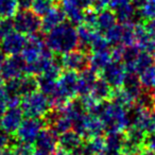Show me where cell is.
Returning a JSON list of instances; mask_svg holds the SVG:
<instances>
[{"mask_svg":"<svg viewBox=\"0 0 155 155\" xmlns=\"http://www.w3.org/2000/svg\"><path fill=\"white\" fill-rule=\"evenodd\" d=\"M0 155H14V151H13V149H12V147H9V148L1 151Z\"/></svg>","mask_w":155,"mask_h":155,"instance_id":"46","label":"cell"},{"mask_svg":"<svg viewBox=\"0 0 155 155\" xmlns=\"http://www.w3.org/2000/svg\"><path fill=\"white\" fill-rule=\"evenodd\" d=\"M24 74H26V62L19 54L5 58L0 64V78L3 81L16 79Z\"/></svg>","mask_w":155,"mask_h":155,"instance_id":"9","label":"cell"},{"mask_svg":"<svg viewBox=\"0 0 155 155\" xmlns=\"http://www.w3.org/2000/svg\"><path fill=\"white\" fill-rule=\"evenodd\" d=\"M124 134L122 132H110L105 137V151L110 155H119L122 152Z\"/></svg>","mask_w":155,"mask_h":155,"instance_id":"26","label":"cell"},{"mask_svg":"<svg viewBox=\"0 0 155 155\" xmlns=\"http://www.w3.org/2000/svg\"><path fill=\"white\" fill-rule=\"evenodd\" d=\"M60 63L63 68L66 70L81 72L88 67L89 55L87 51H84L82 49H73L67 53L63 54Z\"/></svg>","mask_w":155,"mask_h":155,"instance_id":"10","label":"cell"},{"mask_svg":"<svg viewBox=\"0 0 155 155\" xmlns=\"http://www.w3.org/2000/svg\"><path fill=\"white\" fill-rule=\"evenodd\" d=\"M58 139V147H60V149H62V150H64V151H67V152H69L70 154L72 152H74V151L83 143V141H82L83 138L81 137L74 130H73V131L69 130V131L61 134Z\"/></svg>","mask_w":155,"mask_h":155,"instance_id":"20","label":"cell"},{"mask_svg":"<svg viewBox=\"0 0 155 155\" xmlns=\"http://www.w3.org/2000/svg\"><path fill=\"white\" fill-rule=\"evenodd\" d=\"M41 17L43 19H41V30L45 33H48L66 20V15H65L64 11L58 7H53L48 13H46Z\"/></svg>","mask_w":155,"mask_h":155,"instance_id":"17","label":"cell"},{"mask_svg":"<svg viewBox=\"0 0 155 155\" xmlns=\"http://www.w3.org/2000/svg\"><path fill=\"white\" fill-rule=\"evenodd\" d=\"M110 3V0H95L94 1V5L91 8L96 10V11H101L103 9H106V7H108Z\"/></svg>","mask_w":155,"mask_h":155,"instance_id":"42","label":"cell"},{"mask_svg":"<svg viewBox=\"0 0 155 155\" xmlns=\"http://www.w3.org/2000/svg\"><path fill=\"white\" fill-rule=\"evenodd\" d=\"M135 25L134 22L122 24V38L121 45L124 47L135 45Z\"/></svg>","mask_w":155,"mask_h":155,"instance_id":"31","label":"cell"},{"mask_svg":"<svg viewBox=\"0 0 155 155\" xmlns=\"http://www.w3.org/2000/svg\"><path fill=\"white\" fill-rule=\"evenodd\" d=\"M152 100H153V110H155V94L152 95Z\"/></svg>","mask_w":155,"mask_h":155,"instance_id":"49","label":"cell"},{"mask_svg":"<svg viewBox=\"0 0 155 155\" xmlns=\"http://www.w3.org/2000/svg\"><path fill=\"white\" fill-rule=\"evenodd\" d=\"M104 36L107 39L110 45H121V38H122V24L115 25L113 28L104 33Z\"/></svg>","mask_w":155,"mask_h":155,"instance_id":"34","label":"cell"},{"mask_svg":"<svg viewBox=\"0 0 155 155\" xmlns=\"http://www.w3.org/2000/svg\"><path fill=\"white\" fill-rule=\"evenodd\" d=\"M33 0H17V5L19 10H29L32 7Z\"/></svg>","mask_w":155,"mask_h":155,"instance_id":"43","label":"cell"},{"mask_svg":"<svg viewBox=\"0 0 155 155\" xmlns=\"http://www.w3.org/2000/svg\"><path fill=\"white\" fill-rule=\"evenodd\" d=\"M61 1H62V0H61Z\"/></svg>","mask_w":155,"mask_h":155,"instance_id":"53","label":"cell"},{"mask_svg":"<svg viewBox=\"0 0 155 155\" xmlns=\"http://www.w3.org/2000/svg\"><path fill=\"white\" fill-rule=\"evenodd\" d=\"M97 155H110V154L106 152V151H104V152H101V153H99V154H97Z\"/></svg>","mask_w":155,"mask_h":155,"instance_id":"50","label":"cell"},{"mask_svg":"<svg viewBox=\"0 0 155 155\" xmlns=\"http://www.w3.org/2000/svg\"><path fill=\"white\" fill-rule=\"evenodd\" d=\"M117 24V17L115 15V12L110 9H103L98 12L97 22H96V29L99 32L105 33L110 28Z\"/></svg>","mask_w":155,"mask_h":155,"instance_id":"23","label":"cell"},{"mask_svg":"<svg viewBox=\"0 0 155 155\" xmlns=\"http://www.w3.org/2000/svg\"><path fill=\"white\" fill-rule=\"evenodd\" d=\"M138 11L140 17L146 21L155 18V0H144Z\"/></svg>","mask_w":155,"mask_h":155,"instance_id":"35","label":"cell"},{"mask_svg":"<svg viewBox=\"0 0 155 155\" xmlns=\"http://www.w3.org/2000/svg\"><path fill=\"white\" fill-rule=\"evenodd\" d=\"M45 127L46 122L44 118L27 117L21 121L19 127L16 131V140L27 143H34L35 139L45 129Z\"/></svg>","mask_w":155,"mask_h":155,"instance_id":"7","label":"cell"},{"mask_svg":"<svg viewBox=\"0 0 155 155\" xmlns=\"http://www.w3.org/2000/svg\"><path fill=\"white\" fill-rule=\"evenodd\" d=\"M17 10V0H0V18H12Z\"/></svg>","mask_w":155,"mask_h":155,"instance_id":"30","label":"cell"},{"mask_svg":"<svg viewBox=\"0 0 155 155\" xmlns=\"http://www.w3.org/2000/svg\"><path fill=\"white\" fill-rule=\"evenodd\" d=\"M143 26H144V29H146L147 33L150 35L151 38L155 41V18L147 20V22Z\"/></svg>","mask_w":155,"mask_h":155,"instance_id":"41","label":"cell"},{"mask_svg":"<svg viewBox=\"0 0 155 155\" xmlns=\"http://www.w3.org/2000/svg\"><path fill=\"white\" fill-rule=\"evenodd\" d=\"M81 7L83 8L84 10L88 9V8H91L94 5V1L95 0H75Z\"/></svg>","mask_w":155,"mask_h":155,"instance_id":"44","label":"cell"},{"mask_svg":"<svg viewBox=\"0 0 155 155\" xmlns=\"http://www.w3.org/2000/svg\"><path fill=\"white\" fill-rule=\"evenodd\" d=\"M37 80V88L41 91L43 94H45L47 97H50L52 94L56 91V87H58V80H54L51 78L47 77L45 74H39Z\"/></svg>","mask_w":155,"mask_h":155,"instance_id":"28","label":"cell"},{"mask_svg":"<svg viewBox=\"0 0 155 155\" xmlns=\"http://www.w3.org/2000/svg\"><path fill=\"white\" fill-rule=\"evenodd\" d=\"M110 43L105 38L103 33L98 32L96 36L94 37L93 41L91 44L89 49L91 52H100V51H108L110 50Z\"/></svg>","mask_w":155,"mask_h":155,"instance_id":"33","label":"cell"},{"mask_svg":"<svg viewBox=\"0 0 155 155\" xmlns=\"http://www.w3.org/2000/svg\"><path fill=\"white\" fill-rule=\"evenodd\" d=\"M14 155H34V146L32 143L18 141L12 147Z\"/></svg>","mask_w":155,"mask_h":155,"instance_id":"36","label":"cell"},{"mask_svg":"<svg viewBox=\"0 0 155 155\" xmlns=\"http://www.w3.org/2000/svg\"><path fill=\"white\" fill-rule=\"evenodd\" d=\"M110 62H112V58H110V50L108 51L93 52V54L89 56L88 68L98 74V73H101Z\"/></svg>","mask_w":155,"mask_h":155,"instance_id":"24","label":"cell"},{"mask_svg":"<svg viewBox=\"0 0 155 155\" xmlns=\"http://www.w3.org/2000/svg\"><path fill=\"white\" fill-rule=\"evenodd\" d=\"M97 79V73L89 68L81 71L78 77V95H80L81 97L89 95Z\"/></svg>","mask_w":155,"mask_h":155,"instance_id":"19","label":"cell"},{"mask_svg":"<svg viewBox=\"0 0 155 155\" xmlns=\"http://www.w3.org/2000/svg\"><path fill=\"white\" fill-rule=\"evenodd\" d=\"M129 112L130 125H133L146 134L155 132V110L153 108H142L133 105Z\"/></svg>","mask_w":155,"mask_h":155,"instance_id":"6","label":"cell"},{"mask_svg":"<svg viewBox=\"0 0 155 155\" xmlns=\"http://www.w3.org/2000/svg\"><path fill=\"white\" fill-rule=\"evenodd\" d=\"M14 31L13 19L11 18H0V39Z\"/></svg>","mask_w":155,"mask_h":155,"instance_id":"37","label":"cell"},{"mask_svg":"<svg viewBox=\"0 0 155 155\" xmlns=\"http://www.w3.org/2000/svg\"><path fill=\"white\" fill-rule=\"evenodd\" d=\"M113 94H114V89L112 88V86L101 78V79H97V81L95 82L91 95L95 97L98 101L105 102L112 99Z\"/></svg>","mask_w":155,"mask_h":155,"instance_id":"25","label":"cell"},{"mask_svg":"<svg viewBox=\"0 0 155 155\" xmlns=\"http://www.w3.org/2000/svg\"><path fill=\"white\" fill-rule=\"evenodd\" d=\"M127 74V70L122 62H110L101 72L102 79L105 80L114 91L122 87Z\"/></svg>","mask_w":155,"mask_h":155,"instance_id":"12","label":"cell"},{"mask_svg":"<svg viewBox=\"0 0 155 155\" xmlns=\"http://www.w3.org/2000/svg\"><path fill=\"white\" fill-rule=\"evenodd\" d=\"M26 43V35L14 30L1 39L0 48H1L2 53H5V55H18L22 52Z\"/></svg>","mask_w":155,"mask_h":155,"instance_id":"14","label":"cell"},{"mask_svg":"<svg viewBox=\"0 0 155 155\" xmlns=\"http://www.w3.org/2000/svg\"><path fill=\"white\" fill-rule=\"evenodd\" d=\"M45 44L51 52L63 55L79 46L77 29L70 22H63L47 33Z\"/></svg>","mask_w":155,"mask_h":155,"instance_id":"1","label":"cell"},{"mask_svg":"<svg viewBox=\"0 0 155 155\" xmlns=\"http://www.w3.org/2000/svg\"><path fill=\"white\" fill-rule=\"evenodd\" d=\"M119 155H130V154H124V153H120Z\"/></svg>","mask_w":155,"mask_h":155,"instance_id":"51","label":"cell"},{"mask_svg":"<svg viewBox=\"0 0 155 155\" xmlns=\"http://www.w3.org/2000/svg\"><path fill=\"white\" fill-rule=\"evenodd\" d=\"M54 3H55V0H33L31 9L36 15L41 17L54 7Z\"/></svg>","mask_w":155,"mask_h":155,"instance_id":"32","label":"cell"},{"mask_svg":"<svg viewBox=\"0 0 155 155\" xmlns=\"http://www.w3.org/2000/svg\"><path fill=\"white\" fill-rule=\"evenodd\" d=\"M53 155H71L69 152H67V151H64L62 150V149H58V150H56L55 152H54Z\"/></svg>","mask_w":155,"mask_h":155,"instance_id":"48","label":"cell"},{"mask_svg":"<svg viewBox=\"0 0 155 155\" xmlns=\"http://www.w3.org/2000/svg\"><path fill=\"white\" fill-rule=\"evenodd\" d=\"M61 7L70 24L80 25L83 22L85 10L75 0H62Z\"/></svg>","mask_w":155,"mask_h":155,"instance_id":"18","label":"cell"},{"mask_svg":"<svg viewBox=\"0 0 155 155\" xmlns=\"http://www.w3.org/2000/svg\"><path fill=\"white\" fill-rule=\"evenodd\" d=\"M24 120V113L19 107H9L0 118V129L12 135L15 134Z\"/></svg>","mask_w":155,"mask_h":155,"instance_id":"16","label":"cell"},{"mask_svg":"<svg viewBox=\"0 0 155 155\" xmlns=\"http://www.w3.org/2000/svg\"><path fill=\"white\" fill-rule=\"evenodd\" d=\"M7 98L5 96V84H3V80L0 78V99Z\"/></svg>","mask_w":155,"mask_h":155,"instance_id":"45","label":"cell"},{"mask_svg":"<svg viewBox=\"0 0 155 155\" xmlns=\"http://www.w3.org/2000/svg\"><path fill=\"white\" fill-rule=\"evenodd\" d=\"M144 148L153 151L155 153V132L151 134H147L144 139Z\"/></svg>","mask_w":155,"mask_h":155,"instance_id":"40","label":"cell"},{"mask_svg":"<svg viewBox=\"0 0 155 155\" xmlns=\"http://www.w3.org/2000/svg\"><path fill=\"white\" fill-rule=\"evenodd\" d=\"M99 117L101 118L104 129L107 133L123 132L130 127L129 112L124 106L113 100L102 103Z\"/></svg>","mask_w":155,"mask_h":155,"instance_id":"2","label":"cell"},{"mask_svg":"<svg viewBox=\"0 0 155 155\" xmlns=\"http://www.w3.org/2000/svg\"><path fill=\"white\" fill-rule=\"evenodd\" d=\"M48 50L49 49L46 46L45 41H43V38L36 33V34L29 35V38H27L26 46H25L24 50L21 52V56L24 58L27 65L36 61L44 53H46Z\"/></svg>","mask_w":155,"mask_h":155,"instance_id":"13","label":"cell"},{"mask_svg":"<svg viewBox=\"0 0 155 155\" xmlns=\"http://www.w3.org/2000/svg\"><path fill=\"white\" fill-rule=\"evenodd\" d=\"M78 77L75 71L66 70L58 79L56 91L66 99H73L78 95Z\"/></svg>","mask_w":155,"mask_h":155,"instance_id":"15","label":"cell"},{"mask_svg":"<svg viewBox=\"0 0 155 155\" xmlns=\"http://www.w3.org/2000/svg\"><path fill=\"white\" fill-rule=\"evenodd\" d=\"M152 64H155V58L154 55L151 53H148L146 51H140L139 55H138L137 60L134 65V73H138L141 70H143L144 68L151 66Z\"/></svg>","mask_w":155,"mask_h":155,"instance_id":"29","label":"cell"},{"mask_svg":"<svg viewBox=\"0 0 155 155\" xmlns=\"http://www.w3.org/2000/svg\"><path fill=\"white\" fill-rule=\"evenodd\" d=\"M11 142L12 138L10 136V134H8L7 132L0 129V152L5 150V149L9 148V147H12Z\"/></svg>","mask_w":155,"mask_h":155,"instance_id":"39","label":"cell"},{"mask_svg":"<svg viewBox=\"0 0 155 155\" xmlns=\"http://www.w3.org/2000/svg\"><path fill=\"white\" fill-rule=\"evenodd\" d=\"M49 98L41 91H34L22 97L20 108L24 115L33 118H43L50 110Z\"/></svg>","mask_w":155,"mask_h":155,"instance_id":"3","label":"cell"},{"mask_svg":"<svg viewBox=\"0 0 155 155\" xmlns=\"http://www.w3.org/2000/svg\"><path fill=\"white\" fill-rule=\"evenodd\" d=\"M146 135L143 131L133 125H130L124 133V141H123L122 152L124 154L139 155V153L144 148V139Z\"/></svg>","mask_w":155,"mask_h":155,"instance_id":"8","label":"cell"},{"mask_svg":"<svg viewBox=\"0 0 155 155\" xmlns=\"http://www.w3.org/2000/svg\"><path fill=\"white\" fill-rule=\"evenodd\" d=\"M124 49L125 47L123 45H116L112 50H110L112 62H122Z\"/></svg>","mask_w":155,"mask_h":155,"instance_id":"38","label":"cell"},{"mask_svg":"<svg viewBox=\"0 0 155 155\" xmlns=\"http://www.w3.org/2000/svg\"><path fill=\"white\" fill-rule=\"evenodd\" d=\"M139 155H155V153L153 152V151L149 150V149L143 148V149H142L141 152L139 153Z\"/></svg>","mask_w":155,"mask_h":155,"instance_id":"47","label":"cell"},{"mask_svg":"<svg viewBox=\"0 0 155 155\" xmlns=\"http://www.w3.org/2000/svg\"><path fill=\"white\" fill-rule=\"evenodd\" d=\"M153 89H154V91H155V83H154V86H153Z\"/></svg>","mask_w":155,"mask_h":155,"instance_id":"52","label":"cell"},{"mask_svg":"<svg viewBox=\"0 0 155 155\" xmlns=\"http://www.w3.org/2000/svg\"><path fill=\"white\" fill-rule=\"evenodd\" d=\"M115 15L120 24H127V22H133L135 17L137 16V9L134 7L131 0H127L124 2L120 3L116 8L113 9Z\"/></svg>","mask_w":155,"mask_h":155,"instance_id":"21","label":"cell"},{"mask_svg":"<svg viewBox=\"0 0 155 155\" xmlns=\"http://www.w3.org/2000/svg\"><path fill=\"white\" fill-rule=\"evenodd\" d=\"M58 147V135L50 129H44L34 141V155H53Z\"/></svg>","mask_w":155,"mask_h":155,"instance_id":"11","label":"cell"},{"mask_svg":"<svg viewBox=\"0 0 155 155\" xmlns=\"http://www.w3.org/2000/svg\"><path fill=\"white\" fill-rule=\"evenodd\" d=\"M72 127L82 138H91L101 136L105 131L103 122L98 115L85 112L73 121Z\"/></svg>","mask_w":155,"mask_h":155,"instance_id":"4","label":"cell"},{"mask_svg":"<svg viewBox=\"0 0 155 155\" xmlns=\"http://www.w3.org/2000/svg\"><path fill=\"white\" fill-rule=\"evenodd\" d=\"M137 75L139 78L142 88L146 91L152 89L155 83V64H152L151 66L144 68L143 70L138 72Z\"/></svg>","mask_w":155,"mask_h":155,"instance_id":"27","label":"cell"},{"mask_svg":"<svg viewBox=\"0 0 155 155\" xmlns=\"http://www.w3.org/2000/svg\"><path fill=\"white\" fill-rule=\"evenodd\" d=\"M14 30L24 35L36 34L41 30V20L33 11L19 10L13 16Z\"/></svg>","mask_w":155,"mask_h":155,"instance_id":"5","label":"cell"},{"mask_svg":"<svg viewBox=\"0 0 155 155\" xmlns=\"http://www.w3.org/2000/svg\"><path fill=\"white\" fill-rule=\"evenodd\" d=\"M99 32L96 28L88 25L81 22L77 28V33H78V39H79V46L82 47V50L87 51L89 50L91 44L93 41L94 37L96 36V34Z\"/></svg>","mask_w":155,"mask_h":155,"instance_id":"22","label":"cell"}]
</instances>
